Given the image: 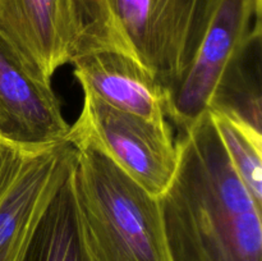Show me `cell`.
<instances>
[{"label": "cell", "mask_w": 262, "mask_h": 261, "mask_svg": "<svg viewBox=\"0 0 262 261\" xmlns=\"http://www.w3.org/2000/svg\"><path fill=\"white\" fill-rule=\"evenodd\" d=\"M83 92L122 112L166 123V91L142 64L115 51H92L72 61Z\"/></svg>", "instance_id": "obj_9"}, {"label": "cell", "mask_w": 262, "mask_h": 261, "mask_svg": "<svg viewBox=\"0 0 262 261\" xmlns=\"http://www.w3.org/2000/svg\"><path fill=\"white\" fill-rule=\"evenodd\" d=\"M40 150L23 148L0 140V202L19 178L28 160Z\"/></svg>", "instance_id": "obj_13"}, {"label": "cell", "mask_w": 262, "mask_h": 261, "mask_svg": "<svg viewBox=\"0 0 262 261\" xmlns=\"http://www.w3.org/2000/svg\"><path fill=\"white\" fill-rule=\"evenodd\" d=\"M0 41L30 76L51 84L72 58L64 0H0Z\"/></svg>", "instance_id": "obj_7"}, {"label": "cell", "mask_w": 262, "mask_h": 261, "mask_svg": "<svg viewBox=\"0 0 262 261\" xmlns=\"http://www.w3.org/2000/svg\"><path fill=\"white\" fill-rule=\"evenodd\" d=\"M262 30L245 42L217 84L207 112L229 115L261 132Z\"/></svg>", "instance_id": "obj_11"}, {"label": "cell", "mask_w": 262, "mask_h": 261, "mask_svg": "<svg viewBox=\"0 0 262 261\" xmlns=\"http://www.w3.org/2000/svg\"><path fill=\"white\" fill-rule=\"evenodd\" d=\"M262 0H215L188 68L166 90V117L179 130L209 110L217 84L246 41L262 30Z\"/></svg>", "instance_id": "obj_5"}, {"label": "cell", "mask_w": 262, "mask_h": 261, "mask_svg": "<svg viewBox=\"0 0 262 261\" xmlns=\"http://www.w3.org/2000/svg\"><path fill=\"white\" fill-rule=\"evenodd\" d=\"M71 171L28 234L18 261H94L82 233Z\"/></svg>", "instance_id": "obj_10"}, {"label": "cell", "mask_w": 262, "mask_h": 261, "mask_svg": "<svg viewBox=\"0 0 262 261\" xmlns=\"http://www.w3.org/2000/svg\"><path fill=\"white\" fill-rule=\"evenodd\" d=\"M76 147L69 140L42 148L0 202V261H18L28 234L72 170Z\"/></svg>", "instance_id": "obj_8"}, {"label": "cell", "mask_w": 262, "mask_h": 261, "mask_svg": "<svg viewBox=\"0 0 262 261\" xmlns=\"http://www.w3.org/2000/svg\"><path fill=\"white\" fill-rule=\"evenodd\" d=\"M71 171L82 233L94 261H170L159 197L83 141Z\"/></svg>", "instance_id": "obj_3"}, {"label": "cell", "mask_w": 262, "mask_h": 261, "mask_svg": "<svg viewBox=\"0 0 262 261\" xmlns=\"http://www.w3.org/2000/svg\"><path fill=\"white\" fill-rule=\"evenodd\" d=\"M67 140L101 151L148 193L160 197L176 176L178 151L168 122L122 112L83 92L81 114Z\"/></svg>", "instance_id": "obj_4"}, {"label": "cell", "mask_w": 262, "mask_h": 261, "mask_svg": "<svg viewBox=\"0 0 262 261\" xmlns=\"http://www.w3.org/2000/svg\"><path fill=\"white\" fill-rule=\"evenodd\" d=\"M209 114L233 170L261 206L262 132L229 115L217 112Z\"/></svg>", "instance_id": "obj_12"}, {"label": "cell", "mask_w": 262, "mask_h": 261, "mask_svg": "<svg viewBox=\"0 0 262 261\" xmlns=\"http://www.w3.org/2000/svg\"><path fill=\"white\" fill-rule=\"evenodd\" d=\"M69 128L51 84L30 76L0 41V140L40 150L66 141Z\"/></svg>", "instance_id": "obj_6"}, {"label": "cell", "mask_w": 262, "mask_h": 261, "mask_svg": "<svg viewBox=\"0 0 262 261\" xmlns=\"http://www.w3.org/2000/svg\"><path fill=\"white\" fill-rule=\"evenodd\" d=\"M215 0H64L71 63L92 51L135 59L169 90L188 68Z\"/></svg>", "instance_id": "obj_2"}, {"label": "cell", "mask_w": 262, "mask_h": 261, "mask_svg": "<svg viewBox=\"0 0 262 261\" xmlns=\"http://www.w3.org/2000/svg\"><path fill=\"white\" fill-rule=\"evenodd\" d=\"M159 197L170 261H262L261 206L228 160L209 112L182 130Z\"/></svg>", "instance_id": "obj_1"}]
</instances>
